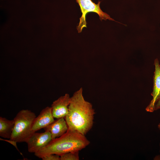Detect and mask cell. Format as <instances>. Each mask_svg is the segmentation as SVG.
Masks as SVG:
<instances>
[{
  "mask_svg": "<svg viewBox=\"0 0 160 160\" xmlns=\"http://www.w3.org/2000/svg\"><path fill=\"white\" fill-rule=\"evenodd\" d=\"M54 118L51 107L47 106L43 109L33 121L32 126L33 132H36L47 127L55 121Z\"/></svg>",
  "mask_w": 160,
  "mask_h": 160,
  "instance_id": "8",
  "label": "cell"
},
{
  "mask_svg": "<svg viewBox=\"0 0 160 160\" xmlns=\"http://www.w3.org/2000/svg\"><path fill=\"white\" fill-rule=\"evenodd\" d=\"M158 127L160 129V123L158 125Z\"/></svg>",
  "mask_w": 160,
  "mask_h": 160,
  "instance_id": "14",
  "label": "cell"
},
{
  "mask_svg": "<svg viewBox=\"0 0 160 160\" xmlns=\"http://www.w3.org/2000/svg\"><path fill=\"white\" fill-rule=\"evenodd\" d=\"M90 143L85 135L68 129L64 134L52 139L47 145L34 153V155L40 158L49 154L60 156L70 152L79 151Z\"/></svg>",
  "mask_w": 160,
  "mask_h": 160,
  "instance_id": "2",
  "label": "cell"
},
{
  "mask_svg": "<svg viewBox=\"0 0 160 160\" xmlns=\"http://www.w3.org/2000/svg\"><path fill=\"white\" fill-rule=\"evenodd\" d=\"M52 140L51 135L48 131L34 132L26 142L28 151L29 152L35 153L47 145Z\"/></svg>",
  "mask_w": 160,
  "mask_h": 160,
  "instance_id": "5",
  "label": "cell"
},
{
  "mask_svg": "<svg viewBox=\"0 0 160 160\" xmlns=\"http://www.w3.org/2000/svg\"><path fill=\"white\" fill-rule=\"evenodd\" d=\"M95 114L92 104L84 99L81 87L71 97L65 119L68 129L85 135L92 127Z\"/></svg>",
  "mask_w": 160,
  "mask_h": 160,
  "instance_id": "1",
  "label": "cell"
},
{
  "mask_svg": "<svg viewBox=\"0 0 160 160\" xmlns=\"http://www.w3.org/2000/svg\"><path fill=\"white\" fill-rule=\"evenodd\" d=\"M155 70L153 76V91L151 93L152 99L146 108L148 112H153L155 111V105L160 99V65L158 60L156 59L154 61Z\"/></svg>",
  "mask_w": 160,
  "mask_h": 160,
  "instance_id": "6",
  "label": "cell"
},
{
  "mask_svg": "<svg viewBox=\"0 0 160 160\" xmlns=\"http://www.w3.org/2000/svg\"><path fill=\"white\" fill-rule=\"evenodd\" d=\"M160 108V99L156 103L155 107V110Z\"/></svg>",
  "mask_w": 160,
  "mask_h": 160,
  "instance_id": "13",
  "label": "cell"
},
{
  "mask_svg": "<svg viewBox=\"0 0 160 160\" xmlns=\"http://www.w3.org/2000/svg\"><path fill=\"white\" fill-rule=\"evenodd\" d=\"M36 117L35 113L30 110L19 111L13 119L14 125L9 140L16 143H26L33 133L32 126Z\"/></svg>",
  "mask_w": 160,
  "mask_h": 160,
  "instance_id": "3",
  "label": "cell"
},
{
  "mask_svg": "<svg viewBox=\"0 0 160 160\" xmlns=\"http://www.w3.org/2000/svg\"><path fill=\"white\" fill-rule=\"evenodd\" d=\"M70 97L69 94L66 93L53 102L51 107L54 118H65L68 111Z\"/></svg>",
  "mask_w": 160,
  "mask_h": 160,
  "instance_id": "7",
  "label": "cell"
},
{
  "mask_svg": "<svg viewBox=\"0 0 160 160\" xmlns=\"http://www.w3.org/2000/svg\"><path fill=\"white\" fill-rule=\"evenodd\" d=\"M80 7L82 15L80 18L79 24L77 27L79 33H81L84 27H87L86 16L88 13L95 12L98 15L101 20H109L115 21L106 13L103 12L100 7L101 1H99L97 4L92 2V0H76Z\"/></svg>",
  "mask_w": 160,
  "mask_h": 160,
  "instance_id": "4",
  "label": "cell"
},
{
  "mask_svg": "<svg viewBox=\"0 0 160 160\" xmlns=\"http://www.w3.org/2000/svg\"><path fill=\"white\" fill-rule=\"evenodd\" d=\"M50 132L52 139L59 137L64 134L68 129V126L64 118L58 119L44 128Z\"/></svg>",
  "mask_w": 160,
  "mask_h": 160,
  "instance_id": "9",
  "label": "cell"
},
{
  "mask_svg": "<svg viewBox=\"0 0 160 160\" xmlns=\"http://www.w3.org/2000/svg\"><path fill=\"white\" fill-rule=\"evenodd\" d=\"M79 152H71L60 156V160H79Z\"/></svg>",
  "mask_w": 160,
  "mask_h": 160,
  "instance_id": "11",
  "label": "cell"
},
{
  "mask_svg": "<svg viewBox=\"0 0 160 160\" xmlns=\"http://www.w3.org/2000/svg\"><path fill=\"white\" fill-rule=\"evenodd\" d=\"M43 160H60V155L55 154H49L41 158Z\"/></svg>",
  "mask_w": 160,
  "mask_h": 160,
  "instance_id": "12",
  "label": "cell"
},
{
  "mask_svg": "<svg viewBox=\"0 0 160 160\" xmlns=\"http://www.w3.org/2000/svg\"><path fill=\"white\" fill-rule=\"evenodd\" d=\"M14 125V119L8 120L0 117V136L2 137L10 139Z\"/></svg>",
  "mask_w": 160,
  "mask_h": 160,
  "instance_id": "10",
  "label": "cell"
}]
</instances>
